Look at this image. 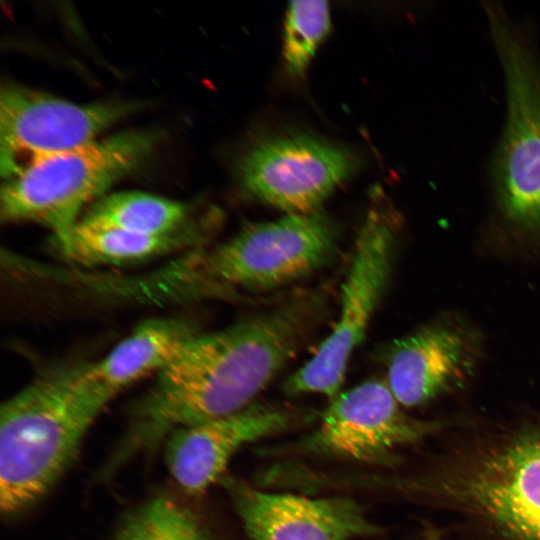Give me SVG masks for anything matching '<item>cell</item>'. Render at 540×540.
I'll list each match as a JSON object with an SVG mask.
<instances>
[{"label": "cell", "instance_id": "15", "mask_svg": "<svg viewBox=\"0 0 540 540\" xmlns=\"http://www.w3.org/2000/svg\"><path fill=\"white\" fill-rule=\"evenodd\" d=\"M193 230L170 235H146L89 224L79 220L69 231L52 237V246L64 260L78 265H123L162 256L195 241Z\"/></svg>", "mask_w": 540, "mask_h": 540}, {"label": "cell", "instance_id": "17", "mask_svg": "<svg viewBox=\"0 0 540 540\" xmlns=\"http://www.w3.org/2000/svg\"><path fill=\"white\" fill-rule=\"evenodd\" d=\"M112 540H216L203 521L176 499L159 495L121 521Z\"/></svg>", "mask_w": 540, "mask_h": 540}, {"label": "cell", "instance_id": "13", "mask_svg": "<svg viewBox=\"0 0 540 540\" xmlns=\"http://www.w3.org/2000/svg\"><path fill=\"white\" fill-rule=\"evenodd\" d=\"M285 409L251 404L234 414L174 431L166 439V463L177 484L199 494L220 478L245 444L279 432L292 422Z\"/></svg>", "mask_w": 540, "mask_h": 540}, {"label": "cell", "instance_id": "16", "mask_svg": "<svg viewBox=\"0 0 540 540\" xmlns=\"http://www.w3.org/2000/svg\"><path fill=\"white\" fill-rule=\"evenodd\" d=\"M185 204L144 192L113 193L92 203L81 221L146 235H170L186 230Z\"/></svg>", "mask_w": 540, "mask_h": 540}, {"label": "cell", "instance_id": "18", "mask_svg": "<svg viewBox=\"0 0 540 540\" xmlns=\"http://www.w3.org/2000/svg\"><path fill=\"white\" fill-rule=\"evenodd\" d=\"M330 27L326 1H293L289 4L285 26L283 57L288 73L302 76L315 50Z\"/></svg>", "mask_w": 540, "mask_h": 540}, {"label": "cell", "instance_id": "12", "mask_svg": "<svg viewBox=\"0 0 540 540\" xmlns=\"http://www.w3.org/2000/svg\"><path fill=\"white\" fill-rule=\"evenodd\" d=\"M226 487L253 540H349L379 530L349 498L268 493L232 479Z\"/></svg>", "mask_w": 540, "mask_h": 540}, {"label": "cell", "instance_id": "5", "mask_svg": "<svg viewBox=\"0 0 540 540\" xmlns=\"http://www.w3.org/2000/svg\"><path fill=\"white\" fill-rule=\"evenodd\" d=\"M503 68L507 115L493 160L496 204L504 222L540 236V61L496 5L485 8Z\"/></svg>", "mask_w": 540, "mask_h": 540}, {"label": "cell", "instance_id": "7", "mask_svg": "<svg viewBox=\"0 0 540 540\" xmlns=\"http://www.w3.org/2000/svg\"><path fill=\"white\" fill-rule=\"evenodd\" d=\"M135 107L105 102L79 105L17 84L0 95V170L9 179L46 158L95 141Z\"/></svg>", "mask_w": 540, "mask_h": 540}, {"label": "cell", "instance_id": "2", "mask_svg": "<svg viewBox=\"0 0 540 540\" xmlns=\"http://www.w3.org/2000/svg\"><path fill=\"white\" fill-rule=\"evenodd\" d=\"M112 399L88 374V362L41 371L0 413V506L16 515L42 499L76 457Z\"/></svg>", "mask_w": 540, "mask_h": 540}, {"label": "cell", "instance_id": "10", "mask_svg": "<svg viewBox=\"0 0 540 540\" xmlns=\"http://www.w3.org/2000/svg\"><path fill=\"white\" fill-rule=\"evenodd\" d=\"M400 406L386 381L370 380L340 392L302 448L362 462H385L395 448L421 440L436 427L408 416Z\"/></svg>", "mask_w": 540, "mask_h": 540}, {"label": "cell", "instance_id": "14", "mask_svg": "<svg viewBox=\"0 0 540 540\" xmlns=\"http://www.w3.org/2000/svg\"><path fill=\"white\" fill-rule=\"evenodd\" d=\"M199 334L183 318H155L140 323L104 357L88 362L91 380L110 398L172 364Z\"/></svg>", "mask_w": 540, "mask_h": 540}, {"label": "cell", "instance_id": "11", "mask_svg": "<svg viewBox=\"0 0 540 540\" xmlns=\"http://www.w3.org/2000/svg\"><path fill=\"white\" fill-rule=\"evenodd\" d=\"M482 353V338L470 323L441 317L394 344L385 381L401 406H421L462 388L474 376Z\"/></svg>", "mask_w": 540, "mask_h": 540}, {"label": "cell", "instance_id": "4", "mask_svg": "<svg viewBox=\"0 0 540 540\" xmlns=\"http://www.w3.org/2000/svg\"><path fill=\"white\" fill-rule=\"evenodd\" d=\"M159 138L152 129L125 131L33 164L2 185V221L38 223L52 237L65 234L84 208L147 159Z\"/></svg>", "mask_w": 540, "mask_h": 540}, {"label": "cell", "instance_id": "3", "mask_svg": "<svg viewBox=\"0 0 540 540\" xmlns=\"http://www.w3.org/2000/svg\"><path fill=\"white\" fill-rule=\"evenodd\" d=\"M335 248L336 228L327 216L288 214L244 227L217 247L175 263L161 278L184 295L217 287L271 289L318 270Z\"/></svg>", "mask_w": 540, "mask_h": 540}, {"label": "cell", "instance_id": "6", "mask_svg": "<svg viewBox=\"0 0 540 540\" xmlns=\"http://www.w3.org/2000/svg\"><path fill=\"white\" fill-rule=\"evenodd\" d=\"M395 244L392 218L371 209L355 239L337 322L316 353L285 381L287 394L319 393L332 400L340 393L350 357L390 280Z\"/></svg>", "mask_w": 540, "mask_h": 540}, {"label": "cell", "instance_id": "1", "mask_svg": "<svg viewBox=\"0 0 540 540\" xmlns=\"http://www.w3.org/2000/svg\"><path fill=\"white\" fill-rule=\"evenodd\" d=\"M319 303L299 299L228 328L199 333L131 409L107 472L153 450L174 431L234 414L295 355Z\"/></svg>", "mask_w": 540, "mask_h": 540}, {"label": "cell", "instance_id": "8", "mask_svg": "<svg viewBox=\"0 0 540 540\" xmlns=\"http://www.w3.org/2000/svg\"><path fill=\"white\" fill-rule=\"evenodd\" d=\"M442 488L504 540H540V431L484 452Z\"/></svg>", "mask_w": 540, "mask_h": 540}, {"label": "cell", "instance_id": "9", "mask_svg": "<svg viewBox=\"0 0 540 540\" xmlns=\"http://www.w3.org/2000/svg\"><path fill=\"white\" fill-rule=\"evenodd\" d=\"M352 153L327 141L287 135L263 140L239 160L242 190L288 214L318 211L319 205L354 171Z\"/></svg>", "mask_w": 540, "mask_h": 540}, {"label": "cell", "instance_id": "19", "mask_svg": "<svg viewBox=\"0 0 540 540\" xmlns=\"http://www.w3.org/2000/svg\"><path fill=\"white\" fill-rule=\"evenodd\" d=\"M425 540H442L441 537L439 536L438 533L434 532V531H430Z\"/></svg>", "mask_w": 540, "mask_h": 540}]
</instances>
